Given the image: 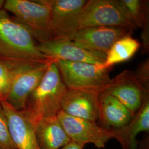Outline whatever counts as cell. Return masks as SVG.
Masks as SVG:
<instances>
[{
	"mask_svg": "<svg viewBox=\"0 0 149 149\" xmlns=\"http://www.w3.org/2000/svg\"><path fill=\"white\" fill-rule=\"evenodd\" d=\"M38 43L31 31L3 8L0 10V55L8 59L39 63L55 61L38 49Z\"/></svg>",
	"mask_w": 149,
	"mask_h": 149,
	"instance_id": "6da1fadb",
	"label": "cell"
},
{
	"mask_svg": "<svg viewBox=\"0 0 149 149\" xmlns=\"http://www.w3.org/2000/svg\"><path fill=\"white\" fill-rule=\"evenodd\" d=\"M55 61L49 65L43 79L27 100L25 108L39 119L57 117L68 90Z\"/></svg>",
	"mask_w": 149,
	"mask_h": 149,
	"instance_id": "7a4b0ae2",
	"label": "cell"
},
{
	"mask_svg": "<svg viewBox=\"0 0 149 149\" xmlns=\"http://www.w3.org/2000/svg\"><path fill=\"white\" fill-rule=\"evenodd\" d=\"M65 85L69 90H88L101 93L112 82L109 70L102 65L63 60L55 61Z\"/></svg>",
	"mask_w": 149,
	"mask_h": 149,
	"instance_id": "3957f363",
	"label": "cell"
},
{
	"mask_svg": "<svg viewBox=\"0 0 149 149\" xmlns=\"http://www.w3.org/2000/svg\"><path fill=\"white\" fill-rule=\"evenodd\" d=\"M3 9L26 26L38 43L49 40L50 0H6Z\"/></svg>",
	"mask_w": 149,
	"mask_h": 149,
	"instance_id": "277c9868",
	"label": "cell"
},
{
	"mask_svg": "<svg viewBox=\"0 0 149 149\" xmlns=\"http://www.w3.org/2000/svg\"><path fill=\"white\" fill-rule=\"evenodd\" d=\"M93 27L137 28L120 1H87L81 16L79 29Z\"/></svg>",
	"mask_w": 149,
	"mask_h": 149,
	"instance_id": "5b68a950",
	"label": "cell"
},
{
	"mask_svg": "<svg viewBox=\"0 0 149 149\" xmlns=\"http://www.w3.org/2000/svg\"><path fill=\"white\" fill-rule=\"evenodd\" d=\"M57 118L71 141L75 143L85 145L91 143L98 148H103L111 139H116L120 144L122 141L118 129L102 128L95 122L70 116L61 110Z\"/></svg>",
	"mask_w": 149,
	"mask_h": 149,
	"instance_id": "8992f818",
	"label": "cell"
},
{
	"mask_svg": "<svg viewBox=\"0 0 149 149\" xmlns=\"http://www.w3.org/2000/svg\"><path fill=\"white\" fill-rule=\"evenodd\" d=\"M51 21L49 40L72 41L79 30L80 21L86 0H50Z\"/></svg>",
	"mask_w": 149,
	"mask_h": 149,
	"instance_id": "52a82bcc",
	"label": "cell"
},
{
	"mask_svg": "<svg viewBox=\"0 0 149 149\" xmlns=\"http://www.w3.org/2000/svg\"><path fill=\"white\" fill-rule=\"evenodd\" d=\"M0 104L5 113L16 149H40L36 135L39 119L26 108L16 110L3 100L0 101Z\"/></svg>",
	"mask_w": 149,
	"mask_h": 149,
	"instance_id": "ba28073f",
	"label": "cell"
},
{
	"mask_svg": "<svg viewBox=\"0 0 149 149\" xmlns=\"http://www.w3.org/2000/svg\"><path fill=\"white\" fill-rule=\"evenodd\" d=\"M52 61L33 62L22 70L16 76L8 93L2 100L16 110L24 109L29 96L39 85L49 65Z\"/></svg>",
	"mask_w": 149,
	"mask_h": 149,
	"instance_id": "9c48e42d",
	"label": "cell"
},
{
	"mask_svg": "<svg viewBox=\"0 0 149 149\" xmlns=\"http://www.w3.org/2000/svg\"><path fill=\"white\" fill-rule=\"evenodd\" d=\"M39 50L49 59L102 65L106 54L91 52L67 39H53L38 43Z\"/></svg>",
	"mask_w": 149,
	"mask_h": 149,
	"instance_id": "30bf717a",
	"label": "cell"
},
{
	"mask_svg": "<svg viewBox=\"0 0 149 149\" xmlns=\"http://www.w3.org/2000/svg\"><path fill=\"white\" fill-rule=\"evenodd\" d=\"M104 91L117 99L133 116L141 106L145 98L149 96V92L140 84L133 72L128 70L112 79L111 84Z\"/></svg>",
	"mask_w": 149,
	"mask_h": 149,
	"instance_id": "8fae6325",
	"label": "cell"
},
{
	"mask_svg": "<svg viewBox=\"0 0 149 149\" xmlns=\"http://www.w3.org/2000/svg\"><path fill=\"white\" fill-rule=\"evenodd\" d=\"M133 31L119 27L85 28L78 31L72 42L80 48L107 54L114 43L122 38L131 36Z\"/></svg>",
	"mask_w": 149,
	"mask_h": 149,
	"instance_id": "7c38bea8",
	"label": "cell"
},
{
	"mask_svg": "<svg viewBox=\"0 0 149 149\" xmlns=\"http://www.w3.org/2000/svg\"><path fill=\"white\" fill-rule=\"evenodd\" d=\"M100 93L95 91L68 89L61 101V110L70 116L96 122L99 117Z\"/></svg>",
	"mask_w": 149,
	"mask_h": 149,
	"instance_id": "4fadbf2b",
	"label": "cell"
},
{
	"mask_svg": "<svg viewBox=\"0 0 149 149\" xmlns=\"http://www.w3.org/2000/svg\"><path fill=\"white\" fill-rule=\"evenodd\" d=\"M98 119L102 128L118 129L126 126L133 116L128 109L106 92L98 97Z\"/></svg>",
	"mask_w": 149,
	"mask_h": 149,
	"instance_id": "5bb4252c",
	"label": "cell"
},
{
	"mask_svg": "<svg viewBox=\"0 0 149 149\" xmlns=\"http://www.w3.org/2000/svg\"><path fill=\"white\" fill-rule=\"evenodd\" d=\"M36 135L40 149H61L71 141L57 117L39 119Z\"/></svg>",
	"mask_w": 149,
	"mask_h": 149,
	"instance_id": "9a60e30c",
	"label": "cell"
},
{
	"mask_svg": "<svg viewBox=\"0 0 149 149\" xmlns=\"http://www.w3.org/2000/svg\"><path fill=\"white\" fill-rule=\"evenodd\" d=\"M119 129L123 149H136V137L141 132H149V96L144 99L140 109L128 124Z\"/></svg>",
	"mask_w": 149,
	"mask_h": 149,
	"instance_id": "2e32d148",
	"label": "cell"
},
{
	"mask_svg": "<svg viewBox=\"0 0 149 149\" xmlns=\"http://www.w3.org/2000/svg\"><path fill=\"white\" fill-rule=\"evenodd\" d=\"M140 48L138 40L131 36L122 38L114 43L106 54V60L102 65L104 69L109 70L116 64L131 59Z\"/></svg>",
	"mask_w": 149,
	"mask_h": 149,
	"instance_id": "e0dca14e",
	"label": "cell"
},
{
	"mask_svg": "<svg viewBox=\"0 0 149 149\" xmlns=\"http://www.w3.org/2000/svg\"><path fill=\"white\" fill-rule=\"evenodd\" d=\"M33 62L0 58V101L4 99L16 76Z\"/></svg>",
	"mask_w": 149,
	"mask_h": 149,
	"instance_id": "ac0fdd59",
	"label": "cell"
},
{
	"mask_svg": "<svg viewBox=\"0 0 149 149\" xmlns=\"http://www.w3.org/2000/svg\"><path fill=\"white\" fill-rule=\"evenodd\" d=\"M137 28H142L144 22L149 18V7L146 1L119 0Z\"/></svg>",
	"mask_w": 149,
	"mask_h": 149,
	"instance_id": "d6986e66",
	"label": "cell"
},
{
	"mask_svg": "<svg viewBox=\"0 0 149 149\" xmlns=\"http://www.w3.org/2000/svg\"><path fill=\"white\" fill-rule=\"evenodd\" d=\"M0 149H16L11 138L7 118L0 104Z\"/></svg>",
	"mask_w": 149,
	"mask_h": 149,
	"instance_id": "ffe728a7",
	"label": "cell"
},
{
	"mask_svg": "<svg viewBox=\"0 0 149 149\" xmlns=\"http://www.w3.org/2000/svg\"><path fill=\"white\" fill-rule=\"evenodd\" d=\"M136 79L148 92L149 91V59H146L139 64L134 74Z\"/></svg>",
	"mask_w": 149,
	"mask_h": 149,
	"instance_id": "44dd1931",
	"label": "cell"
},
{
	"mask_svg": "<svg viewBox=\"0 0 149 149\" xmlns=\"http://www.w3.org/2000/svg\"><path fill=\"white\" fill-rule=\"evenodd\" d=\"M85 146L84 144H79L71 141L69 144L61 149H83Z\"/></svg>",
	"mask_w": 149,
	"mask_h": 149,
	"instance_id": "7402d4cb",
	"label": "cell"
},
{
	"mask_svg": "<svg viewBox=\"0 0 149 149\" xmlns=\"http://www.w3.org/2000/svg\"><path fill=\"white\" fill-rule=\"evenodd\" d=\"M5 2V1H4V0H0V10L3 8Z\"/></svg>",
	"mask_w": 149,
	"mask_h": 149,
	"instance_id": "603a6c76",
	"label": "cell"
},
{
	"mask_svg": "<svg viewBox=\"0 0 149 149\" xmlns=\"http://www.w3.org/2000/svg\"><path fill=\"white\" fill-rule=\"evenodd\" d=\"M1 57H2V56H1V55H0V58H1Z\"/></svg>",
	"mask_w": 149,
	"mask_h": 149,
	"instance_id": "cb8c5ba5",
	"label": "cell"
}]
</instances>
